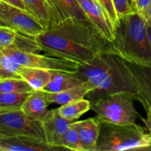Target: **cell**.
I'll return each mask as SVG.
<instances>
[{
  "instance_id": "1",
  "label": "cell",
  "mask_w": 151,
  "mask_h": 151,
  "mask_svg": "<svg viewBox=\"0 0 151 151\" xmlns=\"http://www.w3.org/2000/svg\"><path fill=\"white\" fill-rule=\"evenodd\" d=\"M13 44L21 50L43 51L80 65L89 64L102 53L116 54L113 41L108 40L88 19L76 17L64 19L35 36L17 32Z\"/></svg>"
},
{
  "instance_id": "2",
  "label": "cell",
  "mask_w": 151,
  "mask_h": 151,
  "mask_svg": "<svg viewBox=\"0 0 151 151\" xmlns=\"http://www.w3.org/2000/svg\"><path fill=\"white\" fill-rule=\"evenodd\" d=\"M75 75L94 86L86 97L93 103L115 93L125 92L137 100L138 89L126 62L114 53H102L89 64L79 65Z\"/></svg>"
},
{
  "instance_id": "3",
  "label": "cell",
  "mask_w": 151,
  "mask_h": 151,
  "mask_svg": "<svg viewBox=\"0 0 151 151\" xmlns=\"http://www.w3.org/2000/svg\"><path fill=\"white\" fill-rule=\"evenodd\" d=\"M113 44L116 55L124 60L139 65H151L147 22L135 10L118 18Z\"/></svg>"
},
{
  "instance_id": "4",
  "label": "cell",
  "mask_w": 151,
  "mask_h": 151,
  "mask_svg": "<svg viewBox=\"0 0 151 151\" xmlns=\"http://www.w3.org/2000/svg\"><path fill=\"white\" fill-rule=\"evenodd\" d=\"M150 147V134L136 123L100 122L97 151L143 150Z\"/></svg>"
},
{
  "instance_id": "5",
  "label": "cell",
  "mask_w": 151,
  "mask_h": 151,
  "mask_svg": "<svg viewBox=\"0 0 151 151\" xmlns=\"http://www.w3.org/2000/svg\"><path fill=\"white\" fill-rule=\"evenodd\" d=\"M134 97L125 92L115 93L91 103V109L99 122L113 124L136 123L138 114L133 104Z\"/></svg>"
},
{
  "instance_id": "6",
  "label": "cell",
  "mask_w": 151,
  "mask_h": 151,
  "mask_svg": "<svg viewBox=\"0 0 151 151\" xmlns=\"http://www.w3.org/2000/svg\"><path fill=\"white\" fill-rule=\"evenodd\" d=\"M0 50L19 64L27 67L40 68L50 71L76 72L80 65L66 59L44 55L38 54L36 52L21 50L14 44L8 47H0Z\"/></svg>"
},
{
  "instance_id": "7",
  "label": "cell",
  "mask_w": 151,
  "mask_h": 151,
  "mask_svg": "<svg viewBox=\"0 0 151 151\" xmlns=\"http://www.w3.org/2000/svg\"><path fill=\"white\" fill-rule=\"evenodd\" d=\"M29 136L46 141L42 122L29 117L22 109L0 111V137Z\"/></svg>"
},
{
  "instance_id": "8",
  "label": "cell",
  "mask_w": 151,
  "mask_h": 151,
  "mask_svg": "<svg viewBox=\"0 0 151 151\" xmlns=\"http://www.w3.org/2000/svg\"><path fill=\"white\" fill-rule=\"evenodd\" d=\"M0 19L18 32L35 36L44 30L39 22L27 10L0 1Z\"/></svg>"
},
{
  "instance_id": "9",
  "label": "cell",
  "mask_w": 151,
  "mask_h": 151,
  "mask_svg": "<svg viewBox=\"0 0 151 151\" xmlns=\"http://www.w3.org/2000/svg\"><path fill=\"white\" fill-rule=\"evenodd\" d=\"M91 23L109 41L114 38V25L98 0H78Z\"/></svg>"
},
{
  "instance_id": "10",
  "label": "cell",
  "mask_w": 151,
  "mask_h": 151,
  "mask_svg": "<svg viewBox=\"0 0 151 151\" xmlns=\"http://www.w3.org/2000/svg\"><path fill=\"white\" fill-rule=\"evenodd\" d=\"M42 124L47 144L57 150L62 149L60 147L62 137L70 127L71 122L63 117L56 109L50 111Z\"/></svg>"
},
{
  "instance_id": "11",
  "label": "cell",
  "mask_w": 151,
  "mask_h": 151,
  "mask_svg": "<svg viewBox=\"0 0 151 151\" xmlns=\"http://www.w3.org/2000/svg\"><path fill=\"white\" fill-rule=\"evenodd\" d=\"M125 62L138 89L137 101L147 110L151 106V65H139L127 60Z\"/></svg>"
},
{
  "instance_id": "12",
  "label": "cell",
  "mask_w": 151,
  "mask_h": 151,
  "mask_svg": "<svg viewBox=\"0 0 151 151\" xmlns=\"http://www.w3.org/2000/svg\"><path fill=\"white\" fill-rule=\"evenodd\" d=\"M0 150L4 151H50L58 150L47 142L29 136L0 137Z\"/></svg>"
},
{
  "instance_id": "13",
  "label": "cell",
  "mask_w": 151,
  "mask_h": 151,
  "mask_svg": "<svg viewBox=\"0 0 151 151\" xmlns=\"http://www.w3.org/2000/svg\"><path fill=\"white\" fill-rule=\"evenodd\" d=\"M70 126L78 131L84 151H97L100 134V122L96 117L71 122Z\"/></svg>"
},
{
  "instance_id": "14",
  "label": "cell",
  "mask_w": 151,
  "mask_h": 151,
  "mask_svg": "<svg viewBox=\"0 0 151 151\" xmlns=\"http://www.w3.org/2000/svg\"><path fill=\"white\" fill-rule=\"evenodd\" d=\"M26 8L45 29L58 23V20L48 0H23Z\"/></svg>"
},
{
  "instance_id": "15",
  "label": "cell",
  "mask_w": 151,
  "mask_h": 151,
  "mask_svg": "<svg viewBox=\"0 0 151 151\" xmlns=\"http://www.w3.org/2000/svg\"><path fill=\"white\" fill-rule=\"evenodd\" d=\"M48 101L44 91H33L29 94L22 106V109L27 116L43 122L48 115Z\"/></svg>"
},
{
  "instance_id": "16",
  "label": "cell",
  "mask_w": 151,
  "mask_h": 151,
  "mask_svg": "<svg viewBox=\"0 0 151 151\" xmlns=\"http://www.w3.org/2000/svg\"><path fill=\"white\" fill-rule=\"evenodd\" d=\"M93 89L94 86L90 83L86 82L82 85L63 91L58 92H46V97L49 103H56L63 106L84 98L86 94Z\"/></svg>"
},
{
  "instance_id": "17",
  "label": "cell",
  "mask_w": 151,
  "mask_h": 151,
  "mask_svg": "<svg viewBox=\"0 0 151 151\" xmlns=\"http://www.w3.org/2000/svg\"><path fill=\"white\" fill-rule=\"evenodd\" d=\"M52 78L50 83L44 87V92H58L78 86L85 83V81L78 78L75 72L51 71Z\"/></svg>"
},
{
  "instance_id": "18",
  "label": "cell",
  "mask_w": 151,
  "mask_h": 151,
  "mask_svg": "<svg viewBox=\"0 0 151 151\" xmlns=\"http://www.w3.org/2000/svg\"><path fill=\"white\" fill-rule=\"evenodd\" d=\"M58 22L70 17L88 19L78 0H48Z\"/></svg>"
},
{
  "instance_id": "19",
  "label": "cell",
  "mask_w": 151,
  "mask_h": 151,
  "mask_svg": "<svg viewBox=\"0 0 151 151\" xmlns=\"http://www.w3.org/2000/svg\"><path fill=\"white\" fill-rule=\"evenodd\" d=\"M19 75L34 91H42L52 78L50 70L27 66H22L19 71Z\"/></svg>"
},
{
  "instance_id": "20",
  "label": "cell",
  "mask_w": 151,
  "mask_h": 151,
  "mask_svg": "<svg viewBox=\"0 0 151 151\" xmlns=\"http://www.w3.org/2000/svg\"><path fill=\"white\" fill-rule=\"evenodd\" d=\"M91 103L88 99L82 98L72 103L63 105L58 109L63 117L72 122L79 119L83 114L91 109Z\"/></svg>"
},
{
  "instance_id": "21",
  "label": "cell",
  "mask_w": 151,
  "mask_h": 151,
  "mask_svg": "<svg viewBox=\"0 0 151 151\" xmlns=\"http://www.w3.org/2000/svg\"><path fill=\"white\" fill-rule=\"evenodd\" d=\"M31 92L1 93L0 111L16 110L22 109V106H23L24 103Z\"/></svg>"
},
{
  "instance_id": "22",
  "label": "cell",
  "mask_w": 151,
  "mask_h": 151,
  "mask_svg": "<svg viewBox=\"0 0 151 151\" xmlns=\"http://www.w3.org/2000/svg\"><path fill=\"white\" fill-rule=\"evenodd\" d=\"M34 90L22 78H6L0 80L1 93L31 92Z\"/></svg>"
},
{
  "instance_id": "23",
  "label": "cell",
  "mask_w": 151,
  "mask_h": 151,
  "mask_svg": "<svg viewBox=\"0 0 151 151\" xmlns=\"http://www.w3.org/2000/svg\"><path fill=\"white\" fill-rule=\"evenodd\" d=\"M60 147L62 148L75 151H84L81 144V139L78 131L72 128L69 127L67 131L64 133L60 142Z\"/></svg>"
},
{
  "instance_id": "24",
  "label": "cell",
  "mask_w": 151,
  "mask_h": 151,
  "mask_svg": "<svg viewBox=\"0 0 151 151\" xmlns=\"http://www.w3.org/2000/svg\"><path fill=\"white\" fill-rule=\"evenodd\" d=\"M17 32L9 27L0 26V47H8L14 44Z\"/></svg>"
},
{
  "instance_id": "25",
  "label": "cell",
  "mask_w": 151,
  "mask_h": 151,
  "mask_svg": "<svg viewBox=\"0 0 151 151\" xmlns=\"http://www.w3.org/2000/svg\"><path fill=\"white\" fill-rule=\"evenodd\" d=\"M118 18L134 11L131 0H113Z\"/></svg>"
},
{
  "instance_id": "26",
  "label": "cell",
  "mask_w": 151,
  "mask_h": 151,
  "mask_svg": "<svg viewBox=\"0 0 151 151\" xmlns=\"http://www.w3.org/2000/svg\"><path fill=\"white\" fill-rule=\"evenodd\" d=\"M98 1L102 5V7L106 10V13H108L112 23L115 26L116 22H117L118 16L116 14V9H115L114 4L113 0H98Z\"/></svg>"
},
{
  "instance_id": "27",
  "label": "cell",
  "mask_w": 151,
  "mask_h": 151,
  "mask_svg": "<svg viewBox=\"0 0 151 151\" xmlns=\"http://www.w3.org/2000/svg\"><path fill=\"white\" fill-rule=\"evenodd\" d=\"M150 4L151 0H135L134 9L135 11L145 19Z\"/></svg>"
},
{
  "instance_id": "28",
  "label": "cell",
  "mask_w": 151,
  "mask_h": 151,
  "mask_svg": "<svg viewBox=\"0 0 151 151\" xmlns=\"http://www.w3.org/2000/svg\"><path fill=\"white\" fill-rule=\"evenodd\" d=\"M0 1H4V2L7 3V4H10V5L19 7V8H21L22 10H24L27 11L23 0H0Z\"/></svg>"
},
{
  "instance_id": "29",
  "label": "cell",
  "mask_w": 151,
  "mask_h": 151,
  "mask_svg": "<svg viewBox=\"0 0 151 151\" xmlns=\"http://www.w3.org/2000/svg\"><path fill=\"white\" fill-rule=\"evenodd\" d=\"M146 112H147V116L145 119H143V122L145 125L146 129L151 136V106L146 110Z\"/></svg>"
},
{
  "instance_id": "30",
  "label": "cell",
  "mask_w": 151,
  "mask_h": 151,
  "mask_svg": "<svg viewBox=\"0 0 151 151\" xmlns=\"http://www.w3.org/2000/svg\"><path fill=\"white\" fill-rule=\"evenodd\" d=\"M145 20L147 22V24L148 25H151V4L148 9V11H147V16L145 17Z\"/></svg>"
},
{
  "instance_id": "31",
  "label": "cell",
  "mask_w": 151,
  "mask_h": 151,
  "mask_svg": "<svg viewBox=\"0 0 151 151\" xmlns=\"http://www.w3.org/2000/svg\"><path fill=\"white\" fill-rule=\"evenodd\" d=\"M147 29H148L149 41H150V47H151V25L147 24Z\"/></svg>"
},
{
  "instance_id": "32",
  "label": "cell",
  "mask_w": 151,
  "mask_h": 151,
  "mask_svg": "<svg viewBox=\"0 0 151 151\" xmlns=\"http://www.w3.org/2000/svg\"><path fill=\"white\" fill-rule=\"evenodd\" d=\"M0 26H4V27H8L7 26V24H6L5 23H4V22H3V21H1V19H0Z\"/></svg>"
},
{
  "instance_id": "33",
  "label": "cell",
  "mask_w": 151,
  "mask_h": 151,
  "mask_svg": "<svg viewBox=\"0 0 151 151\" xmlns=\"http://www.w3.org/2000/svg\"><path fill=\"white\" fill-rule=\"evenodd\" d=\"M131 4H132L133 8H134V10H135V9H134V3H135V0H131Z\"/></svg>"
},
{
  "instance_id": "34",
  "label": "cell",
  "mask_w": 151,
  "mask_h": 151,
  "mask_svg": "<svg viewBox=\"0 0 151 151\" xmlns=\"http://www.w3.org/2000/svg\"><path fill=\"white\" fill-rule=\"evenodd\" d=\"M0 80H1V78H0Z\"/></svg>"
},
{
  "instance_id": "35",
  "label": "cell",
  "mask_w": 151,
  "mask_h": 151,
  "mask_svg": "<svg viewBox=\"0 0 151 151\" xmlns=\"http://www.w3.org/2000/svg\"></svg>"
}]
</instances>
